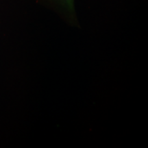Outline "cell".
Returning a JSON list of instances; mask_svg holds the SVG:
<instances>
[{
  "label": "cell",
  "instance_id": "cell-1",
  "mask_svg": "<svg viewBox=\"0 0 148 148\" xmlns=\"http://www.w3.org/2000/svg\"><path fill=\"white\" fill-rule=\"evenodd\" d=\"M61 1L66 5L69 10H73V0H61Z\"/></svg>",
  "mask_w": 148,
  "mask_h": 148
}]
</instances>
